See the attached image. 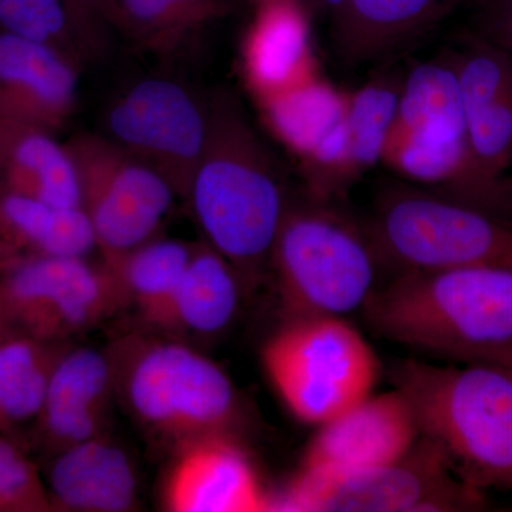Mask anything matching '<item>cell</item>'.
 Returning <instances> with one entry per match:
<instances>
[{
    "label": "cell",
    "instance_id": "6",
    "mask_svg": "<svg viewBox=\"0 0 512 512\" xmlns=\"http://www.w3.org/2000/svg\"><path fill=\"white\" fill-rule=\"evenodd\" d=\"M367 227L383 265L396 274L512 266V222L416 185L384 188Z\"/></svg>",
    "mask_w": 512,
    "mask_h": 512
},
{
    "label": "cell",
    "instance_id": "23",
    "mask_svg": "<svg viewBox=\"0 0 512 512\" xmlns=\"http://www.w3.org/2000/svg\"><path fill=\"white\" fill-rule=\"evenodd\" d=\"M69 346L2 329L0 433L25 448L45 409L57 362Z\"/></svg>",
    "mask_w": 512,
    "mask_h": 512
},
{
    "label": "cell",
    "instance_id": "32",
    "mask_svg": "<svg viewBox=\"0 0 512 512\" xmlns=\"http://www.w3.org/2000/svg\"><path fill=\"white\" fill-rule=\"evenodd\" d=\"M481 15L491 42L512 53V0H484Z\"/></svg>",
    "mask_w": 512,
    "mask_h": 512
},
{
    "label": "cell",
    "instance_id": "5",
    "mask_svg": "<svg viewBox=\"0 0 512 512\" xmlns=\"http://www.w3.org/2000/svg\"><path fill=\"white\" fill-rule=\"evenodd\" d=\"M383 265L367 224L338 202L291 197L269 261L285 320L363 308Z\"/></svg>",
    "mask_w": 512,
    "mask_h": 512
},
{
    "label": "cell",
    "instance_id": "35",
    "mask_svg": "<svg viewBox=\"0 0 512 512\" xmlns=\"http://www.w3.org/2000/svg\"><path fill=\"white\" fill-rule=\"evenodd\" d=\"M249 3H251L252 6L256 5V3L262 2V0H248Z\"/></svg>",
    "mask_w": 512,
    "mask_h": 512
},
{
    "label": "cell",
    "instance_id": "34",
    "mask_svg": "<svg viewBox=\"0 0 512 512\" xmlns=\"http://www.w3.org/2000/svg\"><path fill=\"white\" fill-rule=\"evenodd\" d=\"M345 0H302L303 5L313 16H330L332 18Z\"/></svg>",
    "mask_w": 512,
    "mask_h": 512
},
{
    "label": "cell",
    "instance_id": "29",
    "mask_svg": "<svg viewBox=\"0 0 512 512\" xmlns=\"http://www.w3.org/2000/svg\"><path fill=\"white\" fill-rule=\"evenodd\" d=\"M467 136L477 163L494 177H504L512 163V90L467 111Z\"/></svg>",
    "mask_w": 512,
    "mask_h": 512
},
{
    "label": "cell",
    "instance_id": "33",
    "mask_svg": "<svg viewBox=\"0 0 512 512\" xmlns=\"http://www.w3.org/2000/svg\"><path fill=\"white\" fill-rule=\"evenodd\" d=\"M466 363H484L503 370L508 376L512 377V340L497 346V348L481 350V352L473 353L461 360Z\"/></svg>",
    "mask_w": 512,
    "mask_h": 512
},
{
    "label": "cell",
    "instance_id": "9",
    "mask_svg": "<svg viewBox=\"0 0 512 512\" xmlns=\"http://www.w3.org/2000/svg\"><path fill=\"white\" fill-rule=\"evenodd\" d=\"M66 144L101 259L158 237L178 198L163 175L101 133H77Z\"/></svg>",
    "mask_w": 512,
    "mask_h": 512
},
{
    "label": "cell",
    "instance_id": "17",
    "mask_svg": "<svg viewBox=\"0 0 512 512\" xmlns=\"http://www.w3.org/2000/svg\"><path fill=\"white\" fill-rule=\"evenodd\" d=\"M245 33L242 72L256 103L315 76L312 15L302 0H262Z\"/></svg>",
    "mask_w": 512,
    "mask_h": 512
},
{
    "label": "cell",
    "instance_id": "28",
    "mask_svg": "<svg viewBox=\"0 0 512 512\" xmlns=\"http://www.w3.org/2000/svg\"><path fill=\"white\" fill-rule=\"evenodd\" d=\"M0 30L56 47L83 69L106 55L69 0H0Z\"/></svg>",
    "mask_w": 512,
    "mask_h": 512
},
{
    "label": "cell",
    "instance_id": "2",
    "mask_svg": "<svg viewBox=\"0 0 512 512\" xmlns=\"http://www.w3.org/2000/svg\"><path fill=\"white\" fill-rule=\"evenodd\" d=\"M363 309L383 338L461 362L511 342L512 266L399 272Z\"/></svg>",
    "mask_w": 512,
    "mask_h": 512
},
{
    "label": "cell",
    "instance_id": "13",
    "mask_svg": "<svg viewBox=\"0 0 512 512\" xmlns=\"http://www.w3.org/2000/svg\"><path fill=\"white\" fill-rule=\"evenodd\" d=\"M420 431L409 400L399 389L367 396L320 424L302 457V470L350 473L396 463L412 450Z\"/></svg>",
    "mask_w": 512,
    "mask_h": 512
},
{
    "label": "cell",
    "instance_id": "36",
    "mask_svg": "<svg viewBox=\"0 0 512 512\" xmlns=\"http://www.w3.org/2000/svg\"><path fill=\"white\" fill-rule=\"evenodd\" d=\"M0 335H2V328H0Z\"/></svg>",
    "mask_w": 512,
    "mask_h": 512
},
{
    "label": "cell",
    "instance_id": "22",
    "mask_svg": "<svg viewBox=\"0 0 512 512\" xmlns=\"http://www.w3.org/2000/svg\"><path fill=\"white\" fill-rule=\"evenodd\" d=\"M97 251L89 218L80 207L0 192V272L39 256H89Z\"/></svg>",
    "mask_w": 512,
    "mask_h": 512
},
{
    "label": "cell",
    "instance_id": "7",
    "mask_svg": "<svg viewBox=\"0 0 512 512\" xmlns=\"http://www.w3.org/2000/svg\"><path fill=\"white\" fill-rule=\"evenodd\" d=\"M262 363L293 416L315 426L370 396L380 373L372 346L342 316L285 320Z\"/></svg>",
    "mask_w": 512,
    "mask_h": 512
},
{
    "label": "cell",
    "instance_id": "26",
    "mask_svg": "<svg viewBox=\"0 0 512 512\" xmlns=\"http://www.w3.org/2000/svg\"><path fill=\"white\" fill-rule=\"evenodd\" d=\"M228 12V0H116L113 28L144 52L171 56Z\"/></svg>",
    "mask_w": 512,
    "mask_h": 512
},
{
    "label": "cell",
    "instance_id": "14",
    "mask_svg": "<svg viewBox=\"0 0 512 512\" xmlns=\"http://www.w3.org/2000/svg\"><path fill=\"white\" fill-rule=\"evenodd\" d=\"M175 450L163 491L168 511H271V495L234 434L201 437Z\"/></svg>",
    "mask_w": 512,
    "mask_h": 512
},
{
    "label": "cell",
    "instance_id": "37",
    "mask_svg": "<svg viewBox=\"0 0 512 512\" xmlns=\"http://www.w3.org/2000/svg\"><path fill=\"white\" fill-rule=\"evenodd\" d=\"M0 278H2V272H0Z\"/></svg>",
    "mask_w": 512,
    "mask_h": 512
},
{
    "label": "cell",
    "instance_id": "31",
    "mask_svg": "<svg viewBox=\"0 0 512 512\" xmlns=\"http://www.w3.org/2000/svg\"><path fill=\"white\" fill-rule=\"evenodd\" d=\"M116 0H69L74 12L104 50H109L116 32L113 28Z\"/></svg>",
    "mask_w": 512,
    "mask_h": 512
},
{
    "label": "cell",
    "instance_id": "38",
    "mask_svg": "<svg viewBox=\"0 0 512 512\" xmlns=\"http://www.w3.org/2000/svg\"><path fill=\"white\" fill-rule=\"evenodd\" d=\"M228 2H229V0H228Z\"/></svg>",
    "mask_w": 512,
    "mask_h": 512
},
{
    "label": "cell",
    "instance_id": "8",
    "mask_svg": "<svg viewBox=\"0 0 512 512\" xmlns=\"http://www.w3.org/2000/svg\"><path fill=\"white\" fill-rule=\"evenodd\" d=\"M483 491L456 476L426 437L396 463L365 471L302 470L278 495L271 511L404 512L481 511Z\"/></svg>",
    "mask_w": 512,
    "mask_h": 512
},
{
    "label": "cell",
    "instance_id": "20",
    "mask_svg": "<svg viewBox=\"0 0 512 512\" xmlns=\"http://www.w3.org/2000/svg\"><path fill=\"white\" fill-rule=\"evenodd\" d=\"M245 291L241 276L220 252L197 244L163 318L151 330L183 340L214 338L234 322Z\"/></svg>",
    "mask_w": 512,
    "mask_h": 512
},
{
    "label": "cell",
    "instance_id": "12",
    "mask_svg": "<svg viewBox=\"0 0 512 512\" xmlns=\"http://www.w3.org/2000/svg\"><path fill=\"white\" fill-rule=\"evenodd\" d=\"M266 126L301 164L305 190L322 200H342L350 185L348 94L318 74L291 89L258 101Z\"/></svg>",
    "mask_w": 512,
    "mask_h": 512
},
{
    "label": "cell",
    "instance_id": "4",
    "mask_svg": "<svg viewBox=\"0 0 512 512\" xmlns=\"http://www.w3.org/2000/svg\"><path fill=\"white\" fill-rule=\"evenodd\" d=\"M109 352L114 394L151 436L177 448L234 431L241 410L234 383L190 343L147 329Z\"/></svg>",
    "mask_w": 512,
    "mask_h": 512
},
{
    "label": "cell",
    "instance_id": "30",
    "mask_svg": "<svg viewBox=\"0 0 512 512\" xmlns=\"http://www.w3.org/2000/svg\"><path fill=\"white\" fill-rule=\"evenodd\" d=\"M53 511L45 478L28 450L0 433V512Z\"/></svg>",
    "mask_w": 512,
    "mask_h": 512
},
{
    "label": "cell",
    "instance_id": "15",
    "mask_svg": "<svg viewBox=\"0 0 512 512\" xmlns=\"http://www.w3.org/2000/svg\"><path fill=\"white\" fill-rule=\"evenodd\" d=\"M82 72L62 50L0 30V121L56 134L76 110Z\"/></svg>",
    "mask_w": 512,
    "mask_h": 512
},
{
    "label": "cell",
    "instance_id": "18",
    "mask_svg": "<svg viewBox=\"0 0 512 512\" xmlns=\"http://www.w3.org/2000/svg\"><path fill=\"white\" fill-rule=\"evenodd\" d=\"M45 481L53 511L128 512L138 505L133 461L103 436L57 451Z\"/></svg>",
    "mask_w": 512,
    "mask_h": 512
},
{
    "label": "cell",
    "instance_id": "16",
    "mask_svg": "<svg viewBox=\"0 0 512 512\" xmlns=\"http://www.w3.org/2000/svg\"><path fill=\"white\" fill-rule=\"evenodd\" d=\"M113 394L110 352L69 346L53 372L32 441L57 453L101 436Z\"/></svg>",
    "mask_w": 512,
    "mask_h": 512
},
{
    "label": "cell",
    "instance_id": "11",
    "mask_svg": "<svg viewBox=\"0 0 512 512\" xmlns=\"http://www.w3.org/2000/svg\"><path fill=\"white\" fill-rule=\"evenodd\" d=\"M119 286L89 256H39L0 278V328L69 343L123 309Z\"/></svg>",
    "mask_w": 512,
    "mask_h": 512
},
{
    "label": "cell",
    "instance_id": "3",
    "mask_svg": "<svg viewBox=\"0 0 512 512\" xmlns=\"http://www.w3.org/2000/svg\"><path fill=\"white\" fill-rule=\"evenodd\" d=\"M420 436L440 448L463 483L512 490V377L497 367L409 359L393 372Z\"/></svg>",
    "mask_w": 512,
    "mask_h": 512
},
{
    "label": "cell",
    "instance_id": "1",
    "mask_svg": "<svg viewBox=\"0 0 512 512\" xmlns=\"http://www.w3.org/2000/svg\"><path fill=\"white\" fill-rule=\"evenodd\" d=\"M291 197L278 161L237 97L227 90L211 94L207 146L183 200L205 244L234 266L247 291L269 274Z\"/></svg>",
    "mask_w": 512,
    "mask_h": 512
},
{
    "label": "cell",
    "instance_id": "27",
    "mask_svg": "<svg viewBox=\"0 0 512 512\" xmlns=\"http://www.w3.org/2000/svg\"><path fill=\"white\" fill-rule=\"evenodd\" d=\"M403 77L379 74L348 94L346 177L350 187L382 161L396 119Z\"/></svg>",
    "mask_w": 512,
    "mask_h": 512
},
{
    "label": "cell",
    "instance_id": "10",
    "mask_svg": "<svg viewBox=\"0 0 512 512\" xmlns=\"http://www.w3.org/2000/svg\"><path fill=\"white\" fill-rule=\"evenodd\" d=\"M210 126L211 96L174 77L148 76L113 97L99 133L153 167L184 198Z\"/></svg>",
    "mask_w": 512,
    "mask_h": 512
},
{
    "label": "cell",
    "instance_id": "19",
    "mask_svg": "<svg viewBox=\"0 0 512 512\" xmlns=\"http://www.w3.org/2000/svg\"><path fill=\"white\" fill-rule=\"evenodd\" d=\"M0 192L53 207H80L76 165L67 144L45 128L0 121Z\"/></svg>",
    "mask_w": 512,
    "mask_h": 512
},
{
    "label": "cell",
    "instance_id": "24",
    "mask_svg": "<svg viewBox=\"0 0 512 512\" xmlns=\"http://www.w3.org/2000/svg\"><path fill=\"white\" fill-rule=\"evenodd\" d=\"M389 136L434 143L468 140L463 99L450 57L417 64L403 77Z\"/></svg>",
    "mask_w": 512,
    "mask_h": 512
},
{
    "label": "cell",
    "instance_id": "21",
    "mask_svg": "<svg viewBox=\"0 0 512 512\" xmlns=\"http://www.w3.org/2000/svg\"><path fill=\"white\" fill-rule=\"evenodd\" d=\"M453 0H345L332 16V42L356 66L406 45L437 22Z\"/></svg>",
    "mask_w": 512,
    "mask_h": 512
},
{
    "label": "cell",
    "instance_id": "25",
    "mask_svg": "<svg viewBox=\"0 0 512 512\" xmlns=\"http://www.w3.org/2000/svg\"><path fill=\"white\" fill-rule=\"evenodd\" d=\"M195 245L158 235L124 254L101 259L119 286L124 308L133 306L147 329L156 328L163 318Z\"/></svg>",
    "mask_w": 512,
    "mask_h": 512
}]
</instances>
